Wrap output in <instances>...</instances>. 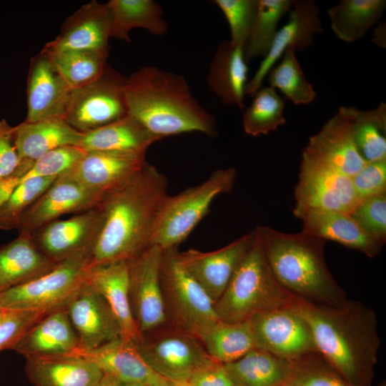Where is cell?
Listing matches in <instances>:
<instances>
[{
	"label": "cell",
	"mask_w": 386,
	"mask_h": 386,
	"mask_svg": "<svg viewBox=\"0 0 386 386\" xmlns=\"http://www.w3.org/2000/svg\"><path fill=\"white\" fill-rule=\"evenodd\" d=\"M168 180L148 163L127 182L106 193L103 216L91 252V267L128 262L150 245L167 194Z\"/></svg>",
	"instance_id": "6da1fadb"
},
{
	"label": "cell",
	"mask_w": 386,
	"mask_h": 386,
	"mask_svg": "<svg viewBox=\"0 0 386 386\" xmlns=\"http://www.w3.org/2000/svg\"><path fill=\"white\" fill-rule=\"evenodd\" d=\"M297 307L317 352L350 383L371 386L381 345L376 312L351 299L337 306L299 300Z\"/></svg>",
	"instance_id": "7a4b0ae2"
},
{
	"label": "cell",
	"mask_w": 386,
	"mask_h": 386,
	"mask_svg": "<svg viewBox=\"0 0 386 386\" xmlns=\"http://www.w3.org/2000/svg\"><path fill=\"white\" fill-rule=\"evenodd\" d=\"M123 91L127 114L160 139L197 132L219 134L215 118L194 97L184 76L144 66L126 77Z\"/></svg>",
	"instance_id": "3957f363"
},
{
	"label": "cell",
	"mask_w": 386,
	"mask_h": 386,
	"mask_svg": "<svg viewBox=\"0 0 386 386\" xmlns=\"http://www.w3.org/2000/svg\"><path fill=\"white\" fill-rule=\"evenodd\" d=\"M255 228L273 275L288 292L321 305L337 306L347 300L327 266L325 239L302 230L290 234L267 226Z\"/></svg>",
	"instance_id": "277c9868"
},
{
	"label": "cell",
	"mask_w": 386,
	"mask_h": 386,
	"mask_svg": "<svg viewBox=\"0 0 386 386\" xmlns=\"http://www.w3.org/2000/svg\"><path fill=\"white\" fill-rule=\"evenodd\" d=\"M255 239L234 270L224 292L214 303L220 320H249L262 312L298 302L277 281L266 259L257 229Z\"/></svg>",
	"instance_id": "5b68a950"
},
{
	"label": "cell",
	"mask_w": 386,
	"mask_h": 386,
	"mask_svg": "<svg viewBox=\"0 0 386 386\" xmlns=\"http://www.w3.org/2000/svg\"><path fill=\"white\" fill-rule=\"evenodd\" d=\"M236 177L235 168L219 169L202 183L168 196L149 246L155 245L162 250L177 247L209 212L216 197L232 190Z\"/></svg>",
	"instance_id": "8992f818"
},
{
	"label": "cell",
	"mask_w": 386,
	"mask_h": 386,
	"mask_svg": "<svg viewBox=\"0 0 386 386\" xmlns=\"http://www.w3.org/2000/svg\"><path fill=\"white\" fill-rule=\"evenodd\" d=\"M92 250L57 262L46 273L0 293V309L52 311L65 306L86 283Z\"/></svg>",
	"instance_id": "52a82bcc"
},
{
	"label": "cell",
	"mask_w": 386,
	"mask_h": 386,
	"mask_svg": "<svg viewBox=\"0 0 386 386\" xmlns=\"http://www.w3.org/2000/svg\"><path fill=\"white\" fill-rule=\"evenodd\" d=\"M177 247L163 250L160 279L166 307L178 327L196 337L219 319L214 303L184 269Z\"/></svg>",
	"instance_id": "ba28073f"
},
{
	"label": "cell",
	"mask_w": 386,
	"mask_h": 386,
	"mask_svg": "<svg viewBox=\"0 0 386 386\" xmlns=\"http://www.w3.org/2000/svg\"><path fill=\"white\" fill-rule=\"evenodd\" d=\"M139 348L148 365L173 383H187L196 372L217 362L195 336L179 327L143 334Z\"/></svg>",
	"instance_id": "9c48e42d"
},
{
	"label": "cell",
	"mask_w": 386,
	"mask_h": 386,
	"mask_svg": "<svg viewBox=\"0 0 386 386\" xmlns=\"http://www.w3.org/2000/svg\"><path fill=\"white\" fill-rule=\"evenodd\" d=\"M126 77L107 66L95 81L71 89L62 119L74 129L88 132L127 115L123 86Z\"/></svg>",
	"instance_id": "30bf717a"
},
{
	"label": "cell",
	"mask_w": 386,
	"mask_h": 386,
	"mask_svg": "<svg viewBox=\"0 0 386 386\" xmlns=\"http://www.w3.org/2000/svg\"><path fill=\"white\" fill-rule=\"evenodd\" d=\"M295 199L296 217L307 210L350 214L360 201L350 177L302 154Z\"/></svg>",
	"instance_id": "8fae6325"
},
{
	"label": "cell",
	"mask_w": 386,
	"mask_h": 386,
	"mask_svg": "<svg viewBox=\"0 0 386 386\" xmlns=\"http://www.w3.org/2000/svg\"><path fill=\"white\" fill-rule=\"evenodd\" d=\"M298 302L259 312L248 320L257 348L289 360L317 352L310 325L298 309Z\"/></svg>",
	"instance_id": "7c38bea8"
},
{
	"label": "cell",
	"mask_w": 386,
	"mask_h": 386,
	"mask_svg": "<svg viewBox=\"0 0 386 386\" xmlns=\"http://www.w3.org/2000/svg\"><path fill=\"white\" fill-rule=\"evenodd\" d=\"M162 254L160 247L151 245L127 262L131 306L142 335L162 327L167 319L160 279Z\"/></svg>",
	"instance_id": "4fadbf2b"
},
{
	"label": "cell",
	"mask_w": 386,
	"mask_h": 386,
	"mask_svg": "<svg viewBox=\"0 0 386 386\" xmlns=\"http://www.w3.org/2000/svg\"><path fill=\"white\" fill-rule=\"evenodd\" d=\"M102 213L95 208L66 219H56L31 232L38 249L59 262L80 252L92 250L100 234Z\"/></svg>",
	"instance_id": "5bb4252c"
},
{
	"label": "cell",
	"mask_w": 386,
	"mask_h": 386,
	"mask_svg": "<svg viewBox=\"0 0 386 386\" xmlns=\"http://www.w3.org/2000/svg\"><path fill=\"white\" fill-rule=\"evenodd\" d=\"M255 229L222 248L212 252L190 249L178 253L184 269L215 303L224 292L234 270L252 247Z\"/></svg>",
	"instance_id": "9a60e30c"
},
{
	"label": "cell",
	"mask_w": 386,
	"mask_h": 386,
	"mask_svg": "<svg viewBox=\"0 0 386 386\" xmlns=\"http://www.w3.org/2000/svg\"><path fill=\"white\" fill-rule=\"evenodd\" d=\"M102 197L68 174H62L26 210L17 229L31 233L64 214L95 208Z\"/></svg>",
	"instance_id": "2e32d148"
},
{
	"label": "cell",
	"mask_w": 386,
	"mask_h": 386,
	"mask_svg": "<svg viewBox=\"0 0 386 386\" xmlns=\"http://www.w3.org/2000/svg\"><path fill=\"white\" fill-rule=\"evenodd\" d=\"M319 14L314 1L293 0L287 24L277 31L267 55L245 86L246 95L253 96L262 87L263 79L287 49L304 50L312 44L314 35L323 31Z\"/></svg>",
	"instance_id": "e0dca14e"
},
{
	"label": "cell",
	"mask_w": 386,
	"mask_h": 386,
	"mask_svg": "<svg viewBox=\"0 0 386 386\" xmlns=\"http://www.w3.org/2000/svg\"><path fill=\"white\" fill-rule=\"evenodd\" d=\"M90 361L103 372L109 373L123 382H137L148 386H172L173 382L157 373L146 362L139 343L122 337L98 347L77 348L70 354Z\"/></svg>",
	"instance_id": "ac0fdd59"
},
{
	"label": "cell",
	"mask_w": 386,
	"mask_h": 386,
	"mask_svg": "<svg viewBox=\"0 0 386 386\" xmlns=\"http://www.w3.org/2000/svg\"><path fill=\"white\" fill-rule=\"evenodd\" d=\"M79 347L91 350L121 337L119 324L103 297L86 283L66 305Z\"/></svg>",
	"instance_id": "d6986e66"
},
{
	"label": "cell",
	"mask_w": 386,
	"mask_h": 386,
	"mask_svg": "<svg viewBox=\"0 0 386 386\" xmlns=\"http://www.w3.org/2000/svg\"><path fill=\"white\" fill-rule=\"evenodd\" d=\"M147 152H85L75 167L66 173L86 188L104 195L121 186L144 164Z\"/></svg>",
	"instance_id": "ffe728a7"
},
{
	"label": "cell",
	"mask_w": 386,
	"mask_h": 386,
	"mask_svg": "<svg viewBox=\"0 0 386 386\" xmlns=\"http://www.w3.org/2000/svg\"><path fill=\"white\" fill-rule=\"evenodd\" d=\"M110 26L111 17L107 3L92 1L69 16L60 34L43 49L93 51L108 56Z\"/></svg>",
	"instance_id": "44dd1931"
},
{
	"label": "cell",
	"mask_w": 386,
	"mask_h": 386,
	"mask_svg": "<svg viewBox=\"0 0 386 386\" xmlns=\"http://www.w3.org/2000/svg\"><path fill=\"white\" fill-rule=\"evenodd\" d=\"M302 154L350 177L367 163L357 151L348 120L340 110L310 138Z\"/></svg>",
	"instance_id": "7402d4cb"
},
{
	"label": "cell",
	"mask_w": 386,
	"mask_h": 386,
	"mask_svg": "<svg viewBox=\"0 0 386 386\" xmlns=\"http://www.w3.org/2000/svg\"><path fill=\"white\" fill-rule=\"evenodd\" d=\"M71 89L41 52L31 59L25 122L62 118Z\"/></svg>",
	"instance_id": "603a6c76"
},
{
	"label": "cell",
	"mask_w": 386,
	"mask_h": 386,
	"mask_svg": "<svg viewBox=\"0 0 386 386\" xmlns=\"http://www.w3.org/2000/svg\"><path fill=\"white\" fill-rule=\"evenodd\" d=\"M87 283L107 302L121 330V337L137 343L142 338L132 310L127 262L90 267Z\"/></svg>",
	"instance_id": "cb8c5ba5"
},
{
	"label": "cell",
	"mask_w": 386,
	"mask_h": 386,
	"mask_svg": "<svg viewBox=\"0 0 386 386\" xmlns=\"http://www.w3.org/2000/svg\"><path fill=\"white\" fill-rule=\"evenodd\" d=\"M65 306L45 315L26 332L11 350L27 358L67 355L77 349L78 337Z\"/></svg>",
	"instance_id": "d4e9b609"
},
{
	"label": "cell",
	"mask_w": 386,
	"mask_h": 386,
	"mask_svg": "<svg viewBox=\"0 0 386 386\" xmlns=\"http://www.w3.org/2000/svg\"><path fill=\"white\" fill-rule=\"evenodd\" d=\"M25 359V372L34 386H96L104 374L93 362L71 355Z\"/></svg>",
	"instance_id": "484cf974"
},
{
	"label": "cell",
	"mask_w": 386,
	"mask_h": 386,
	"mask_svg": "<svg viewBox=\"0 0 386 386\" xmlns=\"http://www.w3.org/2000/svg\"><path fill=\"white\" fill-rule=\"evenodd\" d=\"M297 218L302 231L358 250L370 259L380 255L383 246L367 234L349 214L334 210H307Z\"/></svg>",
	"instance_id": "4316f807"
},
{
	"label": "cell",
	"mask_w": 386,
	"mask_h": 386,
	"mask_svg": "<svg viewBox=\"0 0 386 386\" xmlns=\"http://www.w3.org/2000/svg\"><path fill=\"white\" fill-rule=\"evenodd\" d=\"M82 136L62 118H51L15 126L14 141L19 162H33L54 149L78 147Z\"/></svg>",
	"instance_id": "83f0119b"
},
{
	"label": "cell",
	"mask_w": 386,
	"mask_h": 386,
	"mask_svg": "<svg viewBox=\"0 0 386 386\" xmlns=\"http://www.w3.org/2000/svg\"><path fill=\"white\" fill-rule=\"evenodd\" d=\"M56 263L38 249L31 233L19 232L0 247V293L38 277Z\"/></svg>",
	"instance_id": "f1b7e54d"
},
{
	"label": "cell",
	"mask_w": 386,
	"mask_h": 386,
	"mask_svg": "<svg viewBox=\"0 0 386 386\" xmlns=\"http://www.w3.org/2000/svg\"><path fill=\"white\" fill-rule=\"evenodd\" d=\"M248 71L243 48L223 41L218 45L210 63L207 84L224 104L244 109Z\"/></svg>",
	"instance_id": "f546056e"
},
{
	"label": "cell",
	"mask_w": 386,
	"mask_h": 386,
	"mask_svg": "<svg viewBox=\"0 0 386 386\" xmlns=\"http://www.w3.org/2000/svg\"><path fill=\"white\" fill-rule=\"evenodd\" d=\"M160 139L127 114L96 129L83 133L78 147L84 152H147Z\"/></svg>",
	"instance_id": "4dcf8cb0"
},
{
	"label": "cell",
	"mask_w": 386,
	"mask_h": 386,
	"mask_svg": "<svg viewBox=\"0 0 386 386\" xmlns=\"http://www.w3.org/2000/svg\"><path fill=\"white\" fill-rule=\"evenodd\" d=\"M223 365L235 386H280L292 371L290 360L257 347Z\"/></svg>",
	"instance_id": "1f68e13d"
},
{
	"label": "cell",
	"mask_w": 386,
	"mask_h": 386,
	"mask_svg": "<svg viewBox=\"0 0 386 386\" xmlns=\"http://www.w3.org/2000/svg\"><path fill=\"white\" fill-rule=\"evenodd\" d=\"M111 17L110 37L131 42L129 31L142 28L163 36L167 24L161 5L153 0H110L107 3Z\"/></svg>",
	"instance_id": "d6a6232c"
},
{
	"label": "cell",
	"mask_w": 386,
	"mask_h": 386,
	"mask_svg": "<svg viewBox=\"0 0 386 386\" xmlns=\"http://www.w3.org/2000/svg\"><path fill=\"white\" fill-rule=\"evenodd\" d=\"M348 120L352 135L362 159L367 163L386 159V104L362 111L354 107H340Z\"/></svg>",
	"instance_id": "836d02e7"
},
{
	"label": "cell",
	"mask_w": 386,
	"mask_h": 386,
	"mask_svg": "<svg viewBox=\"0 0 386 386\" xmlns=\"http://www.w3.org/2000/svg\"><path fill=\"white\" fill-rule=\"evenodd\" d=\"M218 362L237 360L256 348L249 321L227 322L219 320L197 337Z\"/></svg>",
	"instance_id": "e575fe53"
},
{
	"label": "cell",
	"mask_w": 386,
	"mask_h": 386,
	"mask_svg": "<svg viewBox=\"0 0 386 386\" xmlns=\"http://www.w3.org/2000/svg\"><path fill=\"white\" fill-rule=\"evenodd\" d=\"M385 7V0H342L327 11L331 29L344 41H357L379 21Z\"/></svg>",
	"instance_id": "d590c367"
},
{
	"label": "cell",
	"mask_w": 386,
	"mask_h": 386,
	"mask_svg": "<svg viewBox=\"0 0 386 386\" xmlns=\"http://www.w3.org/2000/svg\"><path fill=\"white\" fill-rule=\"evenodd\" d=\"M71 89L88 85L104 73L107 66L105 55L93 51H41Z\"/></svg>",
	"instance_id": "8d00e7d4"
},
{
	"label": "cell",
	"mask_w": 386,
	"mask_h": 386,
	"mask_svg": "<svg viewBox=\"0 0 386 386\" xmlns=\"http://www.w3.org/2000/svg\"><path fill=\"white\" fill-rule=\"evenodd\" d=\"M292 5L293 0H258L255 19L243 49L247 63L267 55L278 24Z\"/></svg>",
	"instance_id": "74e56055"
},
{
	"label": "cell",
	"mask_w": 386,
	"mask_h": 386,
	"mask_svg": "<svg viewBox=\"0 0 386 386\" xmlns=\"http://www.w3.org/2000/svg\"><path fill=\"white\" fill-rule=\"evenodd\" d=\"M253 97L243 114V127L247 134H267L285 124L284 102L274 88L261 87Z\"/></svg>",
	"instance_id": "f35d334b"
},
{
	"label": "cell",
	"mask_w": 386,
	"mask_h": 386,
	"mask_svg": "<svg viewBox=\"0 0 386 386\" xmlns=\"http://www.w3.org/2000/svg\"><path fill=\"white\" fill-rule=\"evenodd\" d=\"M295 51L286 50L282 61L268 72L267 81L271 87L278 89L294 104H308L314 101L316 92L307 80Z\"/></svg>",
	"instance_id": "ab89813d"
},
{
	"label": "cell",
	"mask_w": 386,
	"mask_h": 386,
	"mask_svg": "<svg viewBox=\"0 0 386 386\" xmlns=\"http://www.w3.org/2000/svg\"><path fill=\"white\" fill-rule=\"evenodd\" d=\"M56 178L32 177L23 179L8 200L0 208V229H18L21 218L26 210Z\"/></svg>",
	"instance_id": "60d3db41"
},
{
	"label": "cell",
	"mask_w": 386,
	"mask_h": 386,
	"mask_svg": "<svg viewBox=\"0 0 386 386\" xmlns=\"http://www.w3.org/2000/svg\"><path fill=\"white\" fill-rule=\"evenodd\" d=\"M290 361L292 367L290 380L297 386H355L317 352Z\"/></svg>",
	"instance_id": "b9f144b4"
},
{
	"label": "cell",
	"mask_w": 386,
	"mask_h": 386,
	"mask_svg": "<svg viewBox=\"0 0 386 386\" xmlns=\"http://www.w3.org/2000/svg\"><path fill=\"white\" fill-rule=\"evenodd\" d=\"M212 2L227 19L231 33L229 41L244 49L255 19L258 0H214Z\"/></svg>",
	"instance_id": "7bdbcfd3"
},
{
	"label": "cell",
	"mask_w": 386,
	"mask_h": 386,
	"mask_svg": "<svg viewBox=\"0 0 386 386\" xmlns=\"http://www.w3.org/2000/svg\"><path fill=\"white\" fill-rule=\"evenodd\" d=\"M382 246L386 242V194L360 200L349 214Z\"/></svg>",
	"instance_id": "ee69618b"
},
{
	"label": "cell",
	"mask_w": 386,
	"mask_h": 386,
	"mask_svg": "<svg viewBox=\"0 0 386 386\" xmlns=\"http://www.w3.org/2000/svg\"><path fill=\"white\" fill-rule=\"evenodd\" d=\"M84 152L76 146L54 149L34 161L23 179L32 177H58L71 170L83 157Z\"/></svg>",
	"instance_id": "f6af8a7d"
},
{
	"label": "cell",
	"mask_w": 386,
	"mask_h": 386,
	"mask_svg": "<svg viewBox=\"0 0 386 386\" xmlns=\"http://www.w3.org/2000/svg\"><path fill=\"white\" fill-rule=\"evenodd\" d=\"M51 311L9 310L0 323V352L10 349L36 322Z\"/></svg>",
	"instance_id": "bcb514c9"
},
{
	"label": "cell",
	"mask_w": 386,
	"mask_h": 386,
	"mask_svg": "<svg viewBox=\"0 0 386 386\" xmlns=\"http://www.w3.org/2000/svg\"><path fill=\"white\" fill-rule=\"evenodd\" d=\"M351 180L360 200L386 194V159L366 163Z\"/></svg>",
	"instance_id": "7dc6e473"
},
{
	"label": "cell",
	"mask_w": 386,
	"mask_h": 386,
	"mask_svg": "<svg viewBox=\"0 0 386 386\" xmlns=\"http://www.w3.org/2000/svg\"><path fill=\"white\" fill-rule=\"evenodd\" d=\"M14 127L0 121V179L12 174L19 164L14 141Z\"/></svg>",
	"instance_id": "c3c4849f"
},
{
	"label": "cell",
	"mask_w": 386,
	"mask_h": 386,
	"mask_svg": "<svg viewBox=\"0 0 386 386\" xmlns=\"http://www.w3.org/2000/svg\"><path fill=\"white\" fill-rule=\"evenodd\" d=\"M190 386H235L220 362L196 372L187 382Z\"/></svg>",
	"instance_id": "681fc988"
},
{
	"label": "cell",
	"mask_w": 386,
	"mask_h": 386,
	"mask_svg": "<svg viewBox=\"0 0 386 386\" xmlns=\"http://www.w3.org/2000/svg\"><path fill=\"white\" fill-rule=\"evenodd\" d=\"M31 162H19L17 168L0 179V208L8 200L31 166Z\"/></svg>",
	"instance_id": "f907efd6"
},
{
	"label": "cell",
	"mask_w": 386,
	"mask_h": 386,
	"mask_svg": "<svg viewBox=\"0 0 386 386\" xmlns=\"http://www.w3.org/2000/svg\"><path fill=\"white\" fill-rule=\"evenodd\" d=\"M372 41L382 48H385V24L382 23L374 31Z\"/></svg>",
	"instance_id": "816d5d0a"
},
{
	"label": "cell",
	"mask_w": 386,
	"mask_h": 386,
	"mask_svg": "<svg viewBox=\"0 0 386 386\" xmlns=\"http://www.w3.org/2000/svg\"><path fill=\"white\" fill-rule=\"evenodd\" d=\"M96 386H124V382L109 373L104 372Z\"/></svg>",
	"instance_id": "f5cc1de1"
},
{
	"label": "cell",
	"mask_w": 386,
	"mask_h": 386,
	"mask_svg": "<svg viewBox=\"0 0 386 386\" xmlns=\"http://www.w3.org/2000/svg\"><path fill=\"white\" fill-rule=\"evenodd\" d=\"M9 312V310H0V323L4 320V319L6 317L7 314Z\"/></svg>",
	"instance_id": "db71d44e"
},
{
	"label": "cell",
	"mask_w": 386,
	"mask_h": 386,
	"mask_svg": "<svg viewBox=\"0 0 386 386\" xmlns=\"http://www.w3.org/2000/svg\"><path fill=\"white\" fill-rule=\"evenodd\" d=\"M124 386H148L145 384L137 383V382H127L124 383Z\"/></svg>",
	"instance_id": "11a10c76"
},
{
	"label": "cell",
	"mask_w": 386,
	"mask_h": 386,
	"mask_svg": "<svg viewBox=\"0 0 386 386\" xmlns=\"http://www.w3.org/2000/svg\"><path fill=\"white\" fill-rule=\"evenodd\" d=\"M280 386H297V385H295L294 382H292L290 380L287 382H286L285 383L282 384V385Z\"/></svg>",
	"instance_id": "9f6ffc18"
},
{
	"label": "cell",
	"mask_w": 386,
	"mask_h": 386,
	"mask_svg": "<svg viewBox=\"0 0 386 386\" xmlns=\"http://www.w3.org/2000/svg\"><path fill=\"white\" fill-rule=\"evenodd\" d=\"M172 386H190L188 383H173Z\"/></svg>",
	"instance_id": "6f0895ef"
},
{
	"label": "cell",
	"mask_w": 386,
	"mask_h": 386,
	"mask_svg": "<svg viewBox=\"0 0 386 386\" xmlns=\"http://www.w3.org/2000/svg\"><path fill=\"white\" fill-rule=\"evenodd\" d=\"M0 310H1L0 309Z\"/></svg>",
	"instance_id": "680465c9"
}]
</instances>
